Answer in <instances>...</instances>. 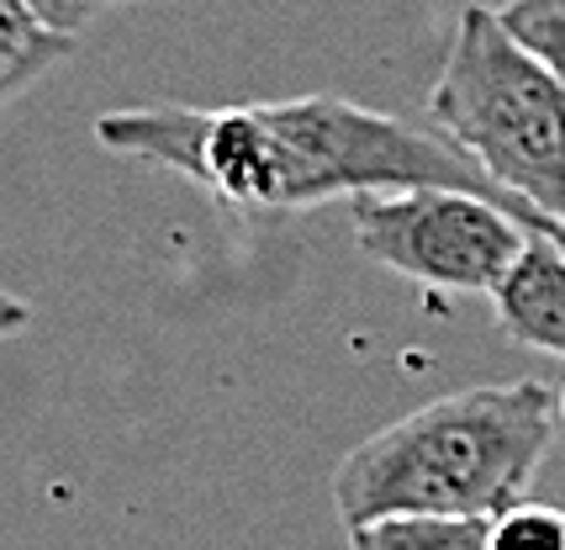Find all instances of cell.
<instances>
[{
    "label": "cell",
    "mask_w": 565,
    "mask_h": 550,
    "mask_svg": "<svg viewBox=\"0 0 565 550\" xmlns=\"http://www.w3.org/2000/svg\"><path fill=\"white\" fill-rule=\"evenodd\" d=\"M561 429V398L540 381H481L375 429L333 472V508L344 529L434 514L497 519L529 498Z\"/></svg>",
    "instance_id": "2"
},
{
    "label": "cell",
    "mask_w": 565,
    "mask_h": 550,
    "mask_svg": "<svg viewBox=\"0 0 565 550\" xmlns=\"http://www.w3.org/2000/svg\"><path fill=\"white\" fill-rule=\"evenodd\" d=\"M100 149L159 165L170 176L201 186L206 197L244 212H296L333 197H375V191H476L502 201L523 223L544 233V218L508 197L470 154L449 138L407 127L339 96L254 101V106H138L106 112L96 123Z\"/></svg>",
    "instance_id": "1"
},
{
    "label": "cell",
    "mask_w": 565,
    "mask_h": 550,
    "mask_svg": "<svg viewBox=\"0 0 565 550\" xmlns=\"http://www.w3.org/2000/svg\"><path fill=\"white\" fill-rule=\"evenodd\" d=\"M74 53V38H58L32 17L26 0H0V106L26 91L38 75H49L58 59Z\"/></svg>",
    "instance_id": "6"
},
{
    "label": "cell",
    "mask_w": 565,
    "mask_h": 550,
    "mask_svg": "<svg viewBox=\"0 0 565 550\" xmlns=\"http://www.w3.org/2000/svg\"><path fill=\"white\" fill-rule=\"evenodd\" d=\"M492 519H434V514H392L349 529V550H487Z\"/></svg>",
    "instance_id": "7"
},
{
    "label": "cell",
    "mask_w": 565,
    "mask_h": 550,
    "mask_svg": "<svg viewBox=\"0 0 565 550\" xmlns=\"http://www.w3.org/2000/svg\"><path fill=\"white\" fill-rule=\"evenodd\" d=\"M497 17L555 75V85L565 96V0H508Z\"/></svg>",
    "instance_id": "8"
},
{
    "label": "cell",
    "mask_w": 565,
    "mask_h": 550,
    "mask_svg": "<svg viewBox=\"0 0 565 550\" xmlns=\"http://www.w3.org/2000/svg\"><path fill=\"white\" fill-rule=\"evenodd\" d=\"M22 324H26V307L17 297H6V292H0V339H6V334H17Z\"/></svg>",
    "instance_id": "11"
},
{
    "label": "cell",
    "mask_w": 565,
    "mask_h": 550,
    "mask_svg": "<svg viewBox=\"0 0 565 550\" xmlns=\"http://www.w3.org/2000/svg\"><path fill=\"white\" fill-rule=\"evenodd\" d=\"M26 6H32V17L49 27V32H58V38H79L96 17H106L111 6H127V0H26Z\"/></svg>",
    "instance_id": "10"
},
{
    "label": "cell",
    "mask_w": 565,
    "mask_h": 550,
    "mask_svg": "<svg viewBox=\"0 0 565 550\" xmlns=\"http://www.w3.org/2000/svg\"><path fill=\"white\" fill-rule=\"evenodd\" d=\"M534 228L502 201L476 191H375L354 197V244L375 265L418 281L428 292L492 297L497 281L529 250Z\"/></svg>",
    "instance_id": "4"
},
{
    "label": "cell",
    "mask_w": 565,
    "mask_h": 550,
    "mask_svg": "<svg viewBox=\"0 0 565 550\" xmlns=\"http://www.w3.org/2000/svg\"><path fill=\"white\" fill-rule=\"evenodd\" d=\"M428 117L508 197L565 228V96L497 11L460 6Z\"/></svg>",
    "instance_id": "3"
},
{
    "label": "cell",
    "mask_w": 565,
    "mask_h": 550,
    "mask_svg": "<svg viewBox=\"0 0 565 550\" xmlns=\"http://www.w3.org/2000/svg\"><path fill=\"white\" fill-rule=\"evenodd\" d=\"M487 550H565V508L523 498L492 519Z\"/></svg>",
    "instance_id": "9"
},
{
    "label": "cell",
    "mask_w": 565,
    "mask_h": 550,
    "mask_svg": "<svg viewBox=\"0 0 565 550\" xmlns=\"http://www.w3.org/2000/svg\"><path fill=\"white\" fill-rule=\"evenodd\" d=\"M492 313L513 345L565 360V250L550 233H534L513 271L497 281Z\"/></svg>",
    "instance_id": "5"
},
{
    "label": "cell",
    "mask_w": 565,
    "mask_h": 550,
    "mask_svg": "<svg viewBox=\"0 0 565 550\" xmlns=\"http://www.w3.org/2000/svg\"><path fill=\"white\" fill-rule=\"evenodd\" d=\"M550 239H555V244H561V250H565V228H550Z\"/></svg>",
    "instance_id": "12"
},
{
    "label": "cell",
    "mask_w": 565,
    "mask_h": 550,
    "mask_svg": "<svg viewBox=\"0 0 565 550\" xmlns=\"http://www.w3.org/2000/svg\"><path fill=\"white\" fill-rule=\"evenodd\" d=\"M561 429H565V392H561Z\"/></svg>",
    "instance_id": "13"
}]
</instances>
